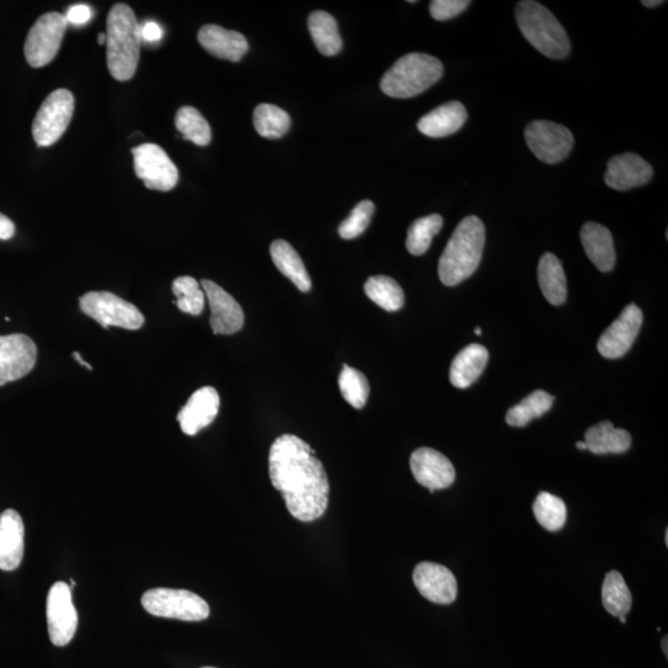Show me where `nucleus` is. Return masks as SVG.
Masks as SVG:
<instances>
[{
    "mask_svg": "<svg viewBox=\"0 0 668 668\" xmlns=\"http://www.w3.org/2000/svg\"><path fill=\"white\" fill-rule=\"evenodd\" d=\"M315 454L309 443L289 433L276 438L269 453L271 484L302 523L322 518L330 503V482Z\"/></svg>",
    "mask_w": 668,
    "mask_h": 668,
    "instance_id": "f257e3e1",
    "label": "nucleus"
},
{
    "mask_svg": "<svg viewBox=\"0 0 668 668\" xmlns=\"http://www.w3.org/2000/svg\"><path fill=\"white\" fill-rule=\"evenodd\" d=\"M485 245L484 223L469 216L458 224L438 264V275L446 286H456L476 273Z\"/></svg>",
    "mask_w": 668,
    "mask_h": 668,
    "instance_id": "f03ea898",
    "label": "nucleus"
},
{
    "mask_svg": "<svg viewBox=\"0 0 668 668\" xmlns=\"http://www.w3.org/2000/svg\"><path fill=\"white\" fill-rule=\"evenodd\" d=\"M107 64L117 81L133 78L139 64L142 34L132 8L117 4L107 18Z\"/></svg>",
    "mask_w": 668,
    "mask_h": 668,
    "instance_id": "7ed1b4c3",
    "label": "nucleus"
},
{
    "mask_svg": "<svg viewBox=\"0 0 668 668\" xmlns=\"http://www.w3.org/2000/svg\"><path fill=\"white\" fill-rule=\"evenodd\" d=\"M516 22L525 39L550 59H565L571 43L567 33L549 9L534 0H523L516 7Z\"/></svg>",
    "mask_w": 668,
    "mask_h": 668,
    "instance_id": "20e7f679",
    "label": "nucleus"
},
{
    "mask_svg": "<svg viewBox=\"0 0 668 668\" xmlns=\"http://www.w3.org/2000/svg\"><path fill=\"white\" fill-rule=\"evenodd\" d=\"M443 75L442 62L436 57L412 52L395 62L380 81L386 96L412 98L440 81Z\"/></svg>",
    "mask_w": 668,
    "mask_h": 668,
    "instance_id": "39448f33",
    "label": "nucleus"
},
{
    "mask_svg": "<svg viewBox=\"0 0 668 668\" xmlns=\"http://www.w3.org/2000/svg\"><path fill=\"white\" fill-rule=\"evenodd\" d=\"M142 604L154 617L182 621H202L210 617V605L185 589L155 588L145 592Z\"/></svg>",
    "mask_w": 668,
    "mask_h": 668,
    "instance_id": "423d86ee",
    "label": "nucleus"
},
{
    "mask_svg": "<svg viewBox=\"0 0 668 668\" xmlns=\"http://www.w3.org/2000/svg\"><path fill=\"white\" fill-rule=\"evenodd\" d=\"M83 313L104 328L120 327L137 331L144 326L145 317L137 306L108 291H91L80 297Z\"/></svg>",
    "mask_w": 668,
    "mask_h": 668,
    "instance_id": "0eeeda50",
    "label": "nucleus"
},
{
    "mask_svg": "<svg viewBox=\"0 0 668 668\" xmlns=\"http://www.w3.org/2000/svg\"><path fill=\"white\" fill-rule=\"evenodd\" d=\"M64 14L46 13L36 20L24 45L25 59L35 69L49 65L60 50L67 29Z\"/></svg>",
    "mask_w": 668,
    "mask_h": 668,
    "instance_id": "6e6552de",
    "label": "nucleus"
},
{
    "mask_svg": "<svg viewBox=\"0 0 668 668\" xmlns=\"http://www.w3.org/2000/svg\"><path fill=\"white\" fill-rule=\"evenodd\" d=\"M75 111V98L69 90H56L45 99L36 113L33 138L39 146H50L66 132Z\"/></svg>",
    "mask_w": 668,
    "mask_h": 668,
    "instance_id": "1a4fd4ad",
    "label": "nucleus"
},
{
    "mask_svg": "<svg viewBox=\"0 0 668 668\" xmlns=\"http://www.w3.org/2000/svg\"><path fill=\"white\" fill-rule=\"evenodd\" d=\"M135 174L150 190L169 192L179 181V170L163 148L142 144L132 150Z\"/></svg>",
    "mask_w": 668,
    "mask_h": 668,
    "instance_id": "9d476101",
    "label": "nucleus"
},
{
    "mask_svg": "<svg viewBox=\"0 0 668 668\" xmlns=\"http://www.w3.org/2000/svg\"><path fill=\"white\" fill-rule=\"evenodd\" d=\"M525 140L536 158L550 165L565 160L574 144L570 129L547 120H535L527 125Z\"/></svg>",
    "mask_w": 668,
    "mask_h": 668,
    "instance_id": "9b49d317",
    "label": "nucleus"
},
{
    "mask_svg": "<svg viewBox=\"0 0 668 668\" xmlns=\"http://www.w3.org/2000/svg\"><path fill=\"white\" fill-rule=\"evenodd\" d=\"M46 618H48L51 643L55 646L69 645L76 634L78 624L69 584L56 582L51 587L46 602Z\"/></svg>",
    "mask_w": 668,
    "mask_h": 668,
    "instance_id": "f8f14e48",
    "label": "nucleus"
},
{
    "mask_svg": "<svg viewBox=\"0 0 668 668\" xmlns=\"http://www.w3.org/2000/svg\"><path fill=\"white\" fill-rule=\"evenodd\" d=\"M38 348L22 333L0 336V380L5 383L22 379L34 369Z\"/></svg>",
    "mask_w": 668,
    "mask_h": 668,
    "instance_id": "ddd939ff",
    "label": "nucleus"
},
{
    "mask_svg": "<svg viewBox=\"0 0 668 668\" xmlns=\"http://www.w3.org/2000/svg\"><path fill=\"white\" fill-rule=\"evenodd\" d=\"M643 312L635 304L625 307L620 316L604 331L598 341V351L604 358L618 359L633 347L643 326Z\"/></svg>",
    "mask_w": 668,
    "mask_h": 668,
    "instance_id": "4468645a",
    "label": "nucleus"
},
{
    "mask_svg": "<svg viewBox=\"0 0 668 668\" xmlns=\"http://www.w3.org/2000/svg\"><path fill=\"white\" fill-rule=\"evenodd\" d=\"M410 467L416 482L431 493L450 488L456 480V469L450 459L432 448L422 447L412 453Z\"/></svg>",
    "mask_w": 668,
    "mask_h": 668,
    "instance_id": "2eb2a0df",
    "label": "nucleus"
},
{
    "mask_svg": "<svg viewBox=\"0 0 668 668\" xmlns=\"http://www.w3.org/2000/svg\"><path fill=\"white\" fill-rule=\"evenodd\" d=\"M412 579L417 591L431 603L448 605L457 599V579L445 566L421 562L415 567Z\"/></svg>",
    "mask_w": 668,
    "mask_h": 668,
    "instance_id": "dca6fc26",
    "label": "nucleus"
},
{
    "mask_svg": "<svg viewBox=\"0 0 668 668\" xmlns=\"http://www.w3.org/2000/svg\"><path fill=\"white\" fill-rule=\"evenodd\" d=\"M201 286L210 304L213 333L231 336L242 330L244 312L236 299L211 280H202Z\"/></svg>",
    "mask_w": 668,
    "mask_h": 668,
    "instance_id": "f3484780",
    "label": "nucleus"
},
{
    "mask_svg": "<svg viewBox=\"0 0 668 668\" xmlns=\"http://www.w3.org/2000/svg\"><path fill=\"white\" fill-rule=\"evenodd\" d=\"M654 169L641 156L626 153L609 160L604 180L610 189L628 191L644 186L652 179Z\"/></svg>",
    "mask_w": 668,
    "mask_h": 668,
    "instance_id": "a211bd4d",
    "label": "nucleus"
},
{
    "mask_svg": "<svg viewBox=\"0 0 668 668\" xmlns=\"http://www.w3.org/2000/svg\"><path fill=\"white\" fill-rule=\"evenodd\" d=\"M219 404V395L212 386L195 391L177 415L182 432L187 436H195L210 426L218 415Z\"/></svg>",
    "mask_w": 668,
    "mask_h": 668,
    "instance_id": "6ab92c4d",
    "label": "nucleus"
},
{
    "mask_svg": "<svg viewBox=\"0 0 668 668\" xmlns=\"http://www.w3.org/2000/svg\"><path fill=\"white\" fill-rule=\"evenodd\" d=\"M25 529L22 516L13 509L0 514V570H17L24 557Z\"/></svg>",
    "mask_w": 668,
    "mask_h": 668,
    "instance_id": "aec40b11",
    "label": "nucleus"
},
{
    "mask_svg": "<svg viewBox=\"0 0 668 668\" xmlns=\"http://www.w3.org/2000/svg\"><path fill=\"white\" fill-rule=\"evenodd\" d=\"M198 41L211 55L232 62L242 60L249 49L244 35L215 24L203 26L198 33Z\"/></svg>",
    "mask_w": 668,
    "mask_h": 668,
    "instance_id": "412c9836",
    "label": "nucleus"
},
{
    "mask_svg": "<svg viewBox=\"0 0 668 668\" xmlns=\"http://www.w3.org/2000/svg\"><path fill=\"white\" fill-rule=\"evenodd\" d=\"M467 118V109L461 102H448L422 117L417 128L426 137L445 138L457 133L466 124Z\"/></svg>",
    "mask_w": 668,
    "mask_h": 668,
    "instance_id": "4be33fe9",
    "label": "nucleus"
},
{
    "mask_svg": "<svg viewBox=\"0 0 668 668\" xmlns=\"http://www.w3.org/2000/svg\"><path fill=\"white\" fill-rule=\"evenodd\" d=\"M581 240L588 258L598 270L608 273L614 268L617 255L612 233L608 228L596 222H588L582 227Z\"/></svg>",
    "mask_w": 668,
    "mask_h": 668,
    "instance_id": "5701e85b",
    "label": "nucleus"
},
{
    "mask_svg": "<svg viewBox=\"0 0 668 668\" xmlns=\"http://www.w3.org/2000/svg\"><path fill=\"white\" fill-rule=\"evenodd\" d=\"M489 360L488 349L482 344H471L453 359L450 379L453 386L458 389H466L476 383L484 372Z\"/></svg>",
    "mask_w": 668,
    "mask_h": 668,
    "instance_id": "b1692460",
    "label": "nucleus"
},
{
    "mask_svg": "<svg viewBox=\"0 0 668 668\" xmlns=\"http://www.w3.org/2000/svg\"><path fill=\"white\" fill-rule=\"evenodd\" d=\"M271 259L281 274L291 280L297 289L302 292H309L312 287V281L306 266L292 245L286 240H275L270 247Z\"/></svg>",
    "mask_w": 668,
    "mask_h": 668,
    "instance_id": "393cba45",
    "label": "nucleus"
},
{
    "mask_svg": "<svg viewBox=\"0 0 668 668\" xmlns=\"http://www.w3.org/2000/svg\"><path fill=\"white\" fill-rule=\"evenodd\" d=\"M587 450L594 454H620L631 447L630 433L617 429L612 422L603 421L588 429L584 436Z\"/></svg>",
    "mask_w": 668,
    "mask_h": 668,
    "instance_id": "a878e982",
    "label": "nucleus"
},
{
    "mask_svg": "<svg viewBox=\"0 0 668 668\" xmlns=\"http://www.w3.org/2000/svg\"><path fill=\"white\" fill-rule=\"evenodd\" d=\"M539 284L545 299L553 306L565 304L567 299V280L565 270L555 254L542 255L537 269Z\"/></svg>",
    "mask_w": 668,
    "mask_h": 668,
    "instance_id": "bb28decb",
    "label": "nucleus"
},
{
    "mask_svg": "<svg viewBox=\"0 0 668 668\" xmlns=\"http://www.w3.org/2000/svg\"><path fill=\"white\" fill-rule=\"evenodd\" d=\"M309 30L313 43L322 55L334 56L342 50L343 43L337 20L331 14L321 12V10L311 13Z\"/></svg>",
    "mask_w": 668,
    "mask_h": 668,
    "instance_id": "cd10ccee",
    "label": "nucleus"
},
{
    "mask_svg": "<svg viewBox=\"0 0 668 668\" xmlns=\"http://www.w3.org/2000/svg\"><path fill=\"white\" fill-rule=\"evenodd\" d=\"M365 294L385 311L396 312L403 309L405 295L401 286L389 276H372L364 285Z\"/></svg>",
    "mask_w": 668,
    "mask_h": 668,
    "instance_id": "c85d7f7f",
    "label": "nucleus"
},
{
    "mask_svg": "<svg viewBox=\"0 0 668 668\" xmlns=\"http://www.w3.org/2000/svg\"><path fill=\"white\" fill-rule=\"evenodd\" d=\"M602 600L604 608L613 617H626L633 605L628 584L618 571H612L604 578L602 587Z\"/></svg>",
    "mask_w": 668,
    "mask_h": 668,
    "instance_id": "c756f323",
    "label": "nucleus"
},
{
    "mask_svg": "<svg viewBox=\"0 0 668 668\" xmlns=\"http://www.w3.org/2000/svg\"><path fill=\"white\" fill-rule=\"evenodd\" d=\"M555 398L544 390H536L520 404L511 407L506 414V422L513 427H524L532 420L539 419L550 411Z\"/></svg>",
    "mask_w": 668,
    "mask_h": 668,
    "instance_id": "7c9ffc66",
    "label": "nucleus"
},
{
    "mask_svg": "<svg viewBox=\"0 0 668 668\" xmlns=\"http://www.w3.org/2000/svg\"><path fill=\"white\" fill-rule=\"evenodd\" d=\"M291 119L284 109L274 104H259L254 111V128L260 137L279 139L289 132Z\"/></svg>",
    "mask_w": 668,
    "mask_h": 668,
    "instance_id": "2f4dec72",
    "label": "nucleus"
},
{
    "mask_svg": "<svg viewBox=\"0 0 668 668\" xmlns=\"http://www.w3.org/2000/svg\"><path fill=\"white\" fill-rule=\"evenodd\" d=\"M443 227V218L440 215H430L416 219L407 232L406 248L412 255H424L430 249L432 239L440 233Z\"/></svg>",
    "mask_w": 668,
    "mask_h": 668,
    "instance_id": "473e14b6",
    "label": "nucleus"
},
{
    "mask_svg": "<svg viewBox=\"0 0 668 668\" xmlns=\"http://www.w3.org/2000/svg\"><path fill=\"white\" fill-rule=\"evenodd\" d=\"M535 518L547 531H560L567 521L565 501L547 492L537 495L534 506Z\"/></svg>",
    "mask_w": 668,
    "mask_h": 668,
    "instance_id": "72a5a7b5",
    "label": "nucleus"
},
{
    "mask_svg": "<svg viewBox=\"0 0 668 668\" xmlns=\"http://www.w3.org/2000/svg\"><path fill=\"white\" fill-rule=\"evenodd\" d=\"M175 124L177 130L198 146H206L211 143L212 132L210 124L203 118L202 114L193 107H182L176 114Z\"/></svg>",
    "mask_w": 668,
    "mask_h": 668,
    "instance_id": "f704fd0d",
    "label": "nucleus"
},
{
    "mask_svg": "<svg viewBox=\"0 0 668 668\" xmlns=\"http://www.w3.org/2000/svg\"><path fill=\"white\" fill-rule=\"evenodd\" d=\"M172 292L176 296V305L180 311L198 316L205 309V292L191 276L177 278L172 283Z\"/></svg>",
    "mask_w": 668,
    "mask_h": 668,
    "instance_id": "c9c22d12",
    "label": "nucleus"
},
{
    "mask_svg": "<svg viewBox=\"0 0 668 668\" xmlns=\"http://www.w3.org/2000/svg\"><path fill=\"white\" fill-rule=\"evenodd\" d=\"M339 389L347 403L356 409H363L369 398L370 388L367 377L359 370L344 364L338 379Z\"/></svg>",
    "mask_w": 668,
    "mask_h": 668,
    "instance_id": "e433bc0d",
    "label": "nucleus"
},
{
    "mask_svg": "<svg viewBox=\"0 0 668 668\" xmlns=\"http://www.w3.org/2000/svg\"><path fill=\"white\" fill-rule=\"evenodd\" d=\"M375 206L372 201L365 200L359 202L356 208L351 212L346 221L342 222L338 228L339 236L343 239H354L364 233L368 228L374 215Z\"/></svg>",
    "mask_w": 668,
    "mask_h": 668,
    "instance_id": "4c0bfd02",
    "label": "nucleus"
},
{
    "mask_svg": "<svg viewBox=\"0 0 668 668\" xmlns=\"http://www.w3.org/2000/svg\"><path fill=\"white\" fill-rule=\"evenodd\" d=\"M471 5L469 0H433L430 3V13L438 22H445L461 14Z\"/></svg>",
    "mask_w": 668,
    "mask_h": 668,
    "instance_id": "58836bf2",
    "label": "nucleus"
},
{
    "mask_svg": "<svg viewBox=\"0 0 668 668\" xmlns=\"http://www.w3.org/2000/svg\"><path fill=\"white\" fill-rule=\"evenodd\" d=\"M92 17V9L86 4L72 5L65 15L67 23L73 25H85L90 22Z\"/></svg>",
    "mask_w": 668,
    "mask_h": 668,
    "instance_id": "ea45409f",
    "label": "nucleus"
},
{
    "mask_svg": "<svg viewBox=\"0 0 668 668\" xmlns=\"http://www.w3.org/2000/svg\"><path fill=\"white\" fill-rule=\"evenodd\" d=\"M140 34H142V40L145 43H158L164 36V30L161 29V26L155 22H145L140 24Z\"/></svg>",
    "mask_w": 668,
    "mask_h": 668,
    "instance_id": "a19ab883",
    "label": "nucleus"
},
{
    "mask_svg": "<svg viewBox=\"0 0 668 668\" xmlns=\"http://www.w3.org/2000/svg\"><path fill=\"white\" fill-rule=\"evenodd\" d=\"M15 226L12 219L0 213V240H9L14 237Z\"/></svg>",
    "mask_w": 668,
    "mask_h": 668,
    "instance_id": "79ce46f5",
    "label": "nucleus"
},
{
    "mask_svg": "<svg viewBox=\"0 0 668 668\" xmlns=\"http://www.w3.org/2000/svg\"><path fill=\"white\" fill-rule=\"evenodd\" d=\"M665 2H662V0H643V4L647 8H655L659 7V5L664 4Z\"/></svg>",
    "mask_w": 668,
    "mask_h": 668,
    "instance_id": "37998d69",
    "label": "nucleus"
},
{
    "mask_svg": "<svg viewBox=\"0 0 668 668\" xmlns=\"http://www.w3.org/2000/svg\"><path fill=\"white\" fill-rule=\"evenodd\" d=\"M72 356H73V358H75L77 360L78 363H80L82 365V367H86L88 370H92L91 365L87 364V362H85V360H83L81 358L80 353L75 352V353L72 354Z\"/></svg>",
    "mask_w": 668,
    "mask_h": 668,
    "instance_id": "c03bdc74",
    "label": "nucleus"
},
{
    "mask_svg": "<svg viewBox=\"0 0 668 668\" xmlns=\"http://www.w3.org/2000/svg\"><path fill=\"white\" fill-rule=\"evenodd\" d=\"M98 44L99 45H104L107 44V35H104L103 33L98 35Z\"/></svg>",
    "mask_w": 668,
    "mask_h": 668,
    "instance_id": "a18cd8bd",
    "label": "nucleus"
},
{
    "mask_svg": "<svg viewBox=\"0 0 668 668\" xmlns=\"http://www.w3.org/2000/svg\"><path fill=\"white\" fill-rule=\"evenodd\" d=\"M661 646H662V650H664V652H665V656L668 657V649H667L668 641H667V636H665L664 640H662V644H661Z\"/></svg>",
    "mask_w": 668,
    "mask_h": 668,
    "instance_id": "49530a36",
    "label": "nucleus"
},
{
    "mask_svg": "<svg viewBox=\"0 0 668 668\" xmlns=\"http://www.w3.org/2000/svg\"><path fill=\"white\" fill-rule=\"evenodd\" d=\"M576 447L578 448V450H581V451H586L587 450L586 442L579 441V442L576 443Z\"/></svg>",
    "mask_w": 668,
    "mask_h": 668,
    "instance_id": "de8ad7c7",
    "label": "nucleus"
},
{
    "mask_svg": "<svg viewBox=\"0 0 668 668\" xmlns=\"http://www.w3.org/2000/svg\"><path fill=\"white\" fill-rule=\"evenodd\" d=\"M474 332H476L477 336H480V334H482V330H480V327H477L476 330H474Z\"/></svg>",
    "mask_w": 668,
    "mask_h": 668,
    "instance_id": "09e8293b",
    "label": "nucleus"
},
{
    "mask_svg": "<svg viewBox=\"0 0 668 668\" xmlns=\"http://www.w3.org/2000/svg\"><path fill=\"white\" fill-rule=\"evenodd\" d=\"M619 619H620V621H621V624H625V623H626V617H620Z\"/></svg>",
    "mask_w": 668,
    "mask_h": 668,
    "instance_id": "8fccbe9b",
    "label": "nucleus"
},
{
    "mask_svg": "<svg viewBox=\"0 0 668 668\" xmlns=\"http://www.w3.org/2000/svg\"><path fill=\"white\" fill-rule=\"evenodd\" d=\"M665 541H666V546H668V530H666Z\"/></svg>",
    "mask_w": 668,
    "mask_h": 668,
    "instance_id": "3c124183",
    "label": "nucleus"
},
{
    "mask_svg": "<svg viewBox=\"0 0 668 668\" xmlns=\"http://www.w3.org/2000/svg\"><path fill=\"white\" fill-rule=\"evenodd\" d=\"M5 384L7 383L3 382V380H0V388H2V386H4Z\"/></svg>",
    "mask_w": 668,
    "mask_h": 668,
    "instance_id": "603ef678",
    "label": "nucleus"
},
{
    "mask_svg": "<svg viewBox=\"0 0 668 668\" xmlns=\"http://www.w3.org/2000/svg\"><path fill=\"white\" fill-rule=\"evenodd\" d=\"M203 668H215V667H203Z\"/></svg>",
    "mask_w": 668,
    "mask_h": 668,
    "instance_id": "864d4df0",
    "label": "nucleus"
}]
</instances>
